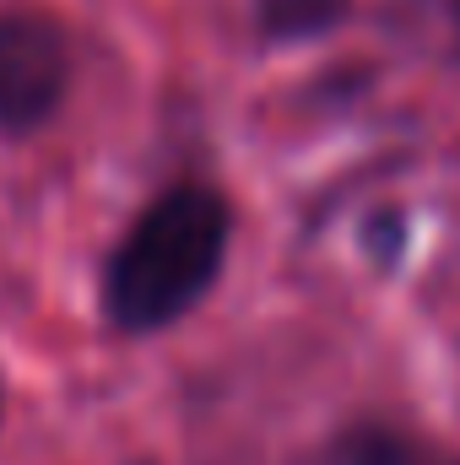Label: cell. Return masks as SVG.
Returning a JSON list of instances; mask_svg holds the SVG:
<instances>
[{
  "label": "cell",
  "instance_id": "7a4b0ae2",
  "mask_svg": "<svg viewBox=\"0 0 460 465\" xmlns=\"http://www.w3.org/2000/svg\"><path fill=\"white\" fill-rule=\"evenodd\" d=\"M71 87L65 33L38 11L0 16V135H27L60 109Z\"/></svg>",
  "mask_w": 460,
  "mask_h": 465
},
{
  "label": "cell",
  "instance_id": "277c9868",
  "mask_svg": "<svg viewBox=\"0 0 460 465\" xmlns=\"http://www.w3.org/2000/svg\"><path fill=\"white\" fill-rule=\"evenodd\" d=\"M336 465H439L423 444L401 439V433H385V428H368V433H352L336 450Z\"/></svg>",
  "mask_w": 460,
  "mask_h": 465
},
{
  "label": "cell",
  "instance_id": "6da1fadb",
  "mask_svg": "<svg viewBox=\"0 0 460 465\" xmlns=\"http://www.w3.org/2000/svg\"><path fill=\"white\" fill-rule=\"evenodd\" d=\"M228 201L206 184H179L157 195L130 232L119 238L109 276H104V309L119 331H163L195 298L217 282L228 254Z\"/></svg>",
  "mask_w": 460,
  "mask_h": 465
},
{
  "label": "cell",
  "instance_id": "5b68a950",
  "mask_svg": "<svg viewBox=\"0 0 460 465\" xmlns=\"http://www.w3.org/2000/svg\"><path fill=\"white\" fill-rule=\"evenodd\" d=\"M455 27H460V0H455Z\"/></svg>",
  "mask_w": 460,
  "mask_h": 465
},
{
  "label": "cell",
  "instance_id": "3957f363",
  "mask_svg": "<svg viewBox=\"0 0 460 465\" xmlns=\"http://www.w3.org/2000/svg\"><path fill=\"white\" fill-rule=\"evenodd\" d=\"M352 0H255L260 33L271 44H298V38H320L346 16Z\"/></svg>",
  "mask_w": 460,
  "mask_h": 465
}]
</instances>
